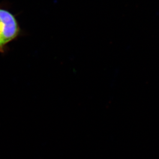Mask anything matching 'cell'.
<instances>
[{
  "mask_svg": "<svg viewBox=\"0 0 159 159\" xmlns=\"http://www.w3.org/2000/svg\"><path fill=\"white\" fill-rule=\"evenodd\" d=\"M23 35L15 15L7 5L0 3V53L7 52L9 44Z\"/></svg>",
  "mask_w": 159,
  "mask_h": 159,
  "instance_id": "1",
  "label": "cell"
}]
</instances>
